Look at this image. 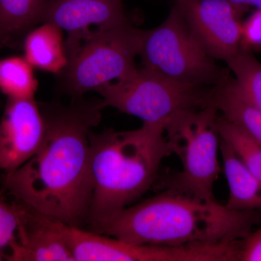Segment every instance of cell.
<instances>
[{"mask_svg": "<svg viewBox=\"0 0 261 261\" xmlns=\"http://www.w3.org/2000/svg\"><path fill=\"white\" fill-rule=\"evenodd\" d=\"M164 121L140 128L89 133L92 201L88 230L132 205L156 181L163 160L172 154Z\"/></svg>", "mask_w": 261, "mask_h": 261, "instance_id": "3957f363", "label": "cell"}, {"mask_svg": "<svg viewBox=\"0 0 261 261\" xmlns=\"http://www.w3.org/2000/svg\"><path fill=\"white\" fill-rule=\"evenodd\" d=\"M206 105L214 106L223 118L240 127L261 145V111L240 94L229 72L211 87Z\"/></svg>", "mask_w": 261, "mask_h": 261, "instance_id": "4fadbf2b", "label": "cell"}, {"mask_svg": "<svg viewBox=\"0 0 261 261\" xmlns=\"http://www.w3.org/2000/svg\"><path fill=\"white\" fill-rule=\"evenodd\" d=\"M18 213L15 204H10L0 195V251L9 249L16 240Z\"/></svg>", "mask_w": 261, "mask_h": 261, "instance_id": "ffe728a7", "label": "cell"}, {"mask_svg": "<svg viewBox=\"0 0 261 261\" xmlns=\"http://www.w3.org/2000/svg\"><path fill=\"white\" fill-rule=\"evenodd\" d=\"M233 83L247 102L261 111V63L250 49L242 47L226 61Z\"/></svg>", "mask_w": 261, "mask_h": 261, "instance_id": "ac0fdd59", "label": "cell"}, {"mask_svg": "<svg viewBox=\"0 0 261 261\" xmlns=\"http://www.w3.org/2000/svg\"><path fill=\"white\" fill-rule=\"evenodd\" d=\"M138 57L141 66L182 84L212 87L228 71L207 54L175 5L161 25L145 30Z\"/></svg>", "mask_w": 261, "mask_h": 261, "instance_id": "8992f818", "label": "cell"}, {"mask_svg": "<svg viewBox=\"0 0 261 261\" xmlns=\"http://www.w3.org/2000/svg\"><path fill=\"white\" fill-rule=\"evenodd\" d=\"M260 223L261 210H232L166 189L89 231L135 245L178 247L240 241Z\"/></svg>", "mask_w": 261, "mask_h": 261, "instance_id": "7a4b0ae2", "label": "cell"}, {"mask_svg": "<svg viewBox=\"0 0 261 261\" xmlns=\"http://www.w3.org/2000/svg\"><path fill=\"white\" fill-rule=\"evenodd\" d=\"M45 134L34 98H8L0 122V171L13 172L37 152Z\"/></svg>", "mask_w": 261, "mask_h": 261, "instance_id": "8fae6325", "label": "cell"}, {"mask_svg": "<svg viewBox=\"0 0 261 261\" xmlns=\"http://www.w3.org/2000/svg\"><path fill=\"white\" fill-rule=\"evenodd\" d=\"M219 150L229 188L226 207L237 211L261 210V181L221 137Z\"/></svg>", "mask_w": 261, "mask_h": 261, "instance_id": "5bb4252c", "label": "cell"}, {"mask_svg": "<svg viewBox=\"0 0 261 261\" xmlns=\"http://www.w3.org/2000/svg\"><path fill=\"white\" fill-rule=\"evenodd\" d=\"M63 31L50 23H43L24 39V58L33 68L59 74L68 63Z\"/></svg>", "mask_w": 261, "mask_h": 261, "instance_id": "9a60e30c", "label": "cell"}, {"mask_svg": "<svg viewBox=\"0 0 261 261\" xmlns=\"http://www.w3.org/2000/svg\"><path fill=\"white\" fill-rule=\"evenodd\" d=\"M219 113L211 105L181 111L168 118L166 135L172 154L180 159L181 171L166 181L167 189L215 200L214 187L221 171L219 161Z\"/></svg>", "mask_w": 261, "mask_h": 261, "instance_id": "5b68a950", "label": "cell"}, {"mask_svg": "<svg viewBox=\"0 0 261 261\" xmlns=\"http://www.w3.org/2000/svg\"><path fill=\"white\" fill-rule=\"evenodd\" d=\"M209 56L226 62L242 47V15L230 0H172Z\"/></svg>", "mask_w": 261, "mask_h": 261, "instance_id": "ba28073f", "label": "cell"}, {"mask_svg": "<svg viewBox=\"0 0 261 261\" xmlns=\"http://www.w3.org/2000/svg\"><path fill=\"white\" fill-rule=\"evenodd\" d=\"M216 126L220 137L229 144L250 172L261 181L260 144L219 115Z\"/></svg>", "mask_w": 261, "mask_h": 261, "instance_id": "d6986e66", "label": "cell"}, {"mask_svg": "<svg viewBox=\"0 0 261 261\" xmlns=\"http://www.w3.org/2000/svg\"><path fill=\"white\" fill-rule=\"evenodd\" d=\"M24 57L0 60V91L10 99L34 98L38 81Z\"/></svg>", "mask_w": 261, "mask_h": 261, "instance_id": "e0dca14e", "label": "cell"}, {"mask_svg": "<svg viewBox=\"0 0 261 261\" xmlns=\"http://www.w3.org/2000/svg\"><path fill=\"white\" fill-rule=\"evenodd\" d=\"M242 47H261V10H256L242 24Z\"/></svg>", "mask_w": 261, "mask_h": 261, "instance_id": "44dd1931", "label": "cell"}, {"mask_svg": "<svg viewBox=\"0 0 261 261\" xmlns=\"http://www.w3.org/2000/svg\"><path fill=\"white\" fill-rule=\"evenodd\" d=\"M240 261H261V223L242 240Z\"/></svg>", "mask_w": 261, "mask_h": 261, "instance_id": "7402d4cb", "label": "cell"}, {"mask_svg": "<svg viewBox=\"0 0 261 261\" xmlns=\"http://www.w3.org/2000/svg\"><path fill=\"white\" fill-rule=\"evenodd\" d=\"M144 33L132 23L94 31L67 55L57 90L73 99L126 76L137 68Z\"/></svg>", "mask_w": 261, "mask_h": 261, "instance_id": "277c9868", "label": "cell"}, {"mask_svg": "<svg viewBox=\"0 0 261 261\" xmlns=\"http://www.w3.org/2000/svg\"><path fill=\"white\" fill-rule=\"evenodd\" d=\"M47 0H0V49L22 47L29 32L42 23Z\"/></svg>", "mask_w": 261, "mask_h": 261, "instance_id": "2e32d148", "label": "cell"}, {"mask_svg": "<svg viewBox=\"0 0 261 261\" xmlns=\"http://www.w3.org/2000/svg\"><path fill=\"white\" fill-rule=\"evenodd\" d=\"M6 259L7 254L5 253V252L0 251V261L6 260Z\"/></svg>", "mask_w": 261, "mask_h": 261, "instance_id": "cb8c5ba5", "label": "cell"}, {"mask_svg": "<svg viewBox=\"0 0 261 261\" xmlns=\"http://www.w3.org/2000/svg\"><path fill=\"white\" fill-rule=\"evenodd\" d=\"M75 261H190V246L135 245L54 219Z\"/></svg>", "mask_w": 261, "mask_h": 261, "instance_id": "9c48e42d", "label": "cell"}, {"mask_svg": "<svg viewBox=\"0 0 261 261\" xmlns=\"http://www.w3.org/2000/svg\"><path fill=\"white\" fill-rule=\"evenodd\" d=\"M18 213L16 240L10 245L7 260L75 261L55 225L54 219L20 202H13Z\"/></svg>", "mask_w": 261, "mask_h": 261, "instance_id": "7c38bea8", "label": "cell"}, {"mask_svg": "<svg viewBox=\"0 0 261 261\" xmlns=\"http://www.w3.org/2000/svg\"><path fill=\"white\" fill-rule=\"evenodd\" d=\"M239 9L246 12L249 8L261 10V0H230Z\"/></svg>", "mask_w": 261, "mask_h": 261, "instance_id": "603a6c76", "label": "cell"}, {"mask_svg": "<svg viewBox=\"0 0 261 261\" xmlns=\"http://www.w3.org/2000/svg\"><path fill=\"white\" fill-rule=\"evenodd\" d=\"M211 87L180 83L141 66L97 93L103 108L137 117L145 124L166 121L173 115L204 107Z\"/></svg>", "mask_w": 261, "mask_h": 261, "instance_id": "52a82bcc", "label": "cell"}, {"mask_svg": "<svg viewBox=\"0 0 261 261\" xmlns=\"http://www.w3.org/2000/svg\"><path fill=\"white\" fill-rule=\"evenodd\" d=\"M124 0H47L43 23L66 33L68 55L94 31L132 23Z\"/></svg>", "mask_w": 261, "mask_h": 261, "instance_id": "30bf717a", "label": "cell"}, {"mask_svg": "<svg viewBox=\"0 0 261 261\" xmlns=\"http://www.w3.org/2000/svg\"><path fill=\"white\" fill-rule=\"evenodd\" d=\"M39 106L45 126L42 145L23 166L5 173L4 189L37 212L84 228L93 190L89 133L102 118V101L83 96L69 106Z\"/></svg>", "mask_w": 261, "mask_h": 261, "instance_id": "6da1fadb", "label": "cell"}]
</instances>
